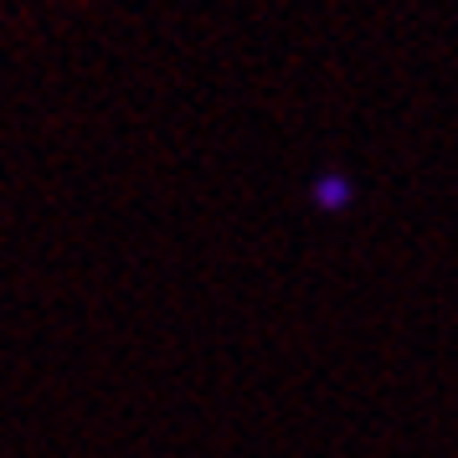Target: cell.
I'll list each match as a JSON object with an SVG mask.
<instances>
[{
  "label": "cell",
  "instance_id": "obj_1",
  "mask_svg": "<svg viewBox=\"0 0 458 458\" xmlns=\"http://www.w3.org/2000/svg\"><path fill=\"white\" fill-rule=\"evenodd\" d=\"M314 201H319L325 211H345V207H351V181H345V175L319 181V186H314Z\"/></svg>",
  "mask_w": 458,
  "mask_h": 458
}]
</instances>
